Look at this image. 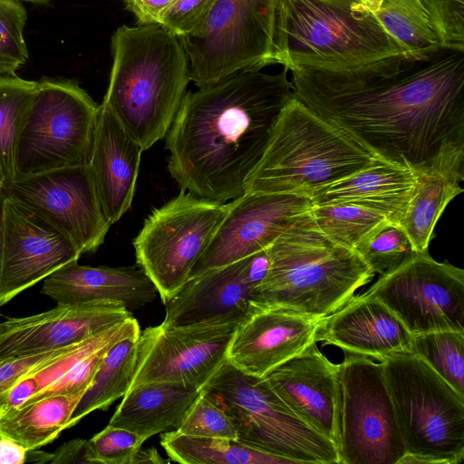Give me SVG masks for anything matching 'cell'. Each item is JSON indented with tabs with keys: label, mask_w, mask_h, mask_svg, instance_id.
<instances>
[{
	"label": "cell",
	"mask_w": 464,
	"mask_h": 464,
	"mask_svg": "<svg viewBox=\"0 0 464 464\" xmlns=\"http://www.w3.org/2000/svg\"><path fill=\"white\" fill-rule=\"evenodd\" d=\"M6 183V178L0 167V188H4V186L5 185Z\"/></svg>",
	"instance_id": "cell-49"
},
{
	"label": "cell",
	"mask_w": 464,
	"mask_h": 464,
	"mask_svg": "<svg viewBox=\"0 0 464 464\" xmlns=\"http://www.w3.org/2000/svg\"><path fill=\"white\" fill-rule=\"evenodd\" d=\"M338 364L312 344L263 380L302 421L336 446Z\"/></svg>",
	"instance_id": "cell-20"
},
{
	"label": "cell",
	"mask_w": 464,
	"mask_h": 464,
	"mask_svg": "<svg viewBox=\"0 0 464 464\" xmlns=\"http://www.w3.org/2000/svg\"><path fill=\"white\" fill-rule=\"evenodd\" d=\"M228 210L229 202L181 190L146 218L133 240L136 262L164 304L189 279Z\"/></svg>",
	"instance_id": "cell-11"
},
{
	"label": "cell",
	"mask_w": 464,
	"mask_h": 464,
	"mask_svg": "<svg viewBox=\"0 0 464 464\" xmlns=\"http://www.w3.org/2000/svg\"><path fill=\"white\" fill-rule=\"evenodd\" d=\"M258 282L248 256L189 278L166 304L162 322L179 326L222 320L240 321L252 302Z\"/></svg>",
	"instance_id": "cell-22"
},
{
	"label": "cell",
	"mask_w": 464,
	"mask_h": 464,
	"mask_svg": "<svg viewBox=\"0 0 464 464\" xmlns=\"http://www.w3.org/2000/svg\"><path fill=\"white\" fill-rule=\"evenodd\" d=\"M175 430L192 437L237 440V431L229 417L202 390Z\"/></svg>",
	"instance_id": "cell-37"
},
{
	"label": "cell",
	"mask_w": 464,
	"mask_h": 464,
	"mask_svg": "<svg viewBox=\"0 0 464 464\" xmlns=\"http://www.w3.org/2000/svg\"><path fill=\"white\" fill-rule=\"evenodd\" d=\"M112 66L102 104L141 147L163 139L190 81L188 61L178 36L160 24L117 28Z\"/></svg>",
	"instance_id": "cell-3"
},
{
	"label": "cell",
	"mask_w": 464,
	"mask_h": 464,
	"mask_svg": "<svg viewBox=\"0 0 464 464\" xmlns=\"http://www.w3.org/2000/svg\"><path fill=\"white\" fill-rule=\"evenodd\" d=\"M85 392L47 396L8 409L0 416L1 435L27 450L49 444L67 429Z\"/></svg>",
	"instance_id": "cell-27"
},
{
	"label": "cell",
	"mask_w": 464,
	"mask_h": 464,
	"mask_svg": "<svg viewBox=\"0 0 464 464\" xmlns=\"http://www.w3.org/2000/svg\"><path fill=\"white\" fill-rule=\"evenodd\" d=\"M201 389L172 384L147 383L128 391L109 425L131 430L144 439L177 430Z\"/></svg>",
	"instance_id": "cell-26"
},
{
	"label": "cell",
	"mask_w": 464,
	"mask_h": 464,
	"mask_svg": "<svg viewBox=\"0 0 464 464\" xmlns=\"http://www.w3.org/2000/svg\"><path fill=\"white\" fill-rule=\"evenodd\" d=\"M287 70H245L186 93L166 135L168 170L181 190L226 203L245 193L273 128L295 97Z\"/></svg>",
	"instance_id": "cell-2"
},
{
	"label": "cell",
	"mask_w": 464,
	"mask_h": 464,
	"mask_svg": "<svg viewBox=\"0 0 464 464\" xmlns=\"http://www.w3.org/2000/svg\"><path fill=\"white\" fill-rule=\"evenodd\" d=\"M7 195L4 188H0V276L5 241V210Z\"/></svg>",
	"instance_id": "cell-48"
},
{
	"label": "cell",
	"mask_w": 464,
	"mask_h": 464,
	"mask_svg": "<svg viewBox=\"0 0 464 464\" xmlns=\"http://www.w3.org/2000/svg\"><path fill=\"white\" fill-rule=\"evenodd\" d=\"M1 436H2V435H1V433H0V438H1Z\"/></svg>",
	"instance_id": "cell-51"
},
{
	"label": "cell",
	"mask_w": 464,
	"mask_h": 464,
	"mask_svg": "<svg viewBox=\"0 0 464 464\" xmlns=\"http://www.w3.org/2000/svg\"><path fill=\"white\" fill-rule=\"evenodd\" d=\"M132 316L125 304L97 300L0 323V358L32 355L79 343Z\"/></svg>",
	"instance_id": "cell-19"
},
{
	"label": "cell",
	"mask_w": 464,
	"mask_h": 464,
	"mask_svg": "<svg viewBox=\"0 0 464 464\" xmlns=\"http://www.w3.org/2000/svg\"><path fill=\"white\" fill-rule=\"evenodd\" d=\"M336 432L341 464H399L405 455L381 362L345 353L338 364Z\"/></svg>",
	"instance_id": "cell-12"
},
{
	"label": "cell",
	"mask_w": 464,
	"mask_h": 464,
	"mask_svg": "<svg viewBox=\"0 0 464 464\" xmlns=\"http://www.w3.org/2000/svg\"><path fill=\"white\" fill-rule=\"evenodd\" d=\"M364 294L388 307L411 335L464 333V270L436 261L429 251L413 253Z\"/></svg>",
	"instance_id": "cell-13"
},
{
	"label": "cell",
	"mask_w": 464,
	"mask_h": 464,
	"mask_svg": "<svg viewBox=\"0 0 464 464\" xmlns=\"http://www.w3.org/2000/svg\"><path fill=\"white\" fill-rule=\"evenodd\" d=\"M408 53L359 0H276L274 64L343 71Z\"/></svg>",
	"instance_id": "cell-5"
},
{
	"label": "cell",
	"mask_w": 464,
	"mask_h": 464,
	"mask_svg": "<svg viewBox=\"0 0 464 464\" xmlns=\"http://www.w3.org/2000/svg\"><path fill=\"white\" fill-rule=\"evenodd\" d=\"M82 253L41 216L7 197L0 276V307Z\"/></svg>",
	"instance_id": "cell-17"
},
{
	"label": "cell",
	"mask_w": 464,
	"mask_h": 464,
	"mask_svg": "<svg viewBox=\"0 0 464 464\" xmlns=\"http://www.w3.org/2000/svg\"><path fill=\"white\" fill-rule=\"evenodd\" d=\"M305 215L314 229L353 250L374 228L391 221L378 210L350 202L311 204Z\"/></svg>",
	"instance_id": "cell-32"
},
{
	"label": "cell",
	"mask_w": 464,
	"mask_h": 464,
	"mask_svg": "<svg viewBox=\"0 0 464 464\" xmlns=\"http://www.w3.org/2000/svg\"><path fill=\"white\" fill-rule=\"evenodd\" d=\"M442 47L464 51V0H420Z\"/></svg>",
	"instance_id": "cell-39"
},
{
	"label": "cell",
	"mask_w": 464,
	"mask_h": 464,
	"mask_svg": "<svg viewBox=\"0 0 464 464\" xmlns=\"http://www.w3.org/2000/svg\"><path fill=\"white\" fill-rule=\"evenodd\" d=\"M100 105L72 80L37 82L15 157V179L89 165Z\"/></svg>",
	"instance_id": "cell-9"
},
{
	"label": "cell",
	"mask_w": 464,
	"mask_h": 464,
	"mask_svg": "<svg viewBox=\"0 0 464 464\" xmlns=\"http://www.w3.org/2000/svg\"><path fill=\"white\" fill-rule=\"evenodd\" d=\"M291 72L300 102L383 161L420 170L464 160V51Z\"/></svg>",
	"instance_id": "cell-1"
},
{
	"label": "cell",
	"mask_w": 464,
	"mask_h": 464,
	"mask_svg": "<svg viewBox=\"0 0 464 464\" xmlns=\"http://www.w3.org/2000/svg\"><path fill=\"white\" fill-rule=\"evenodd\" d=\"M306 210L268 246L269 268L252 302L324 318L348 303L374 273L354 250L314 229Z\"/></svg>",
	"instance_id": "cell-4"
},
{
	"label": "cell",
	"mask_w": 464,
	"mask_h": 464,
	"mask_svg": "<svg viewBox=\"0 0 464 464\" xmlns=\"http://www.w3.org/2000/svg\"><path fill=\"white\" fill-rule=\"evenodd\" d=\"M381 363L406 452L399 464L462 463L464 397L413 353Z\"/></svg>",
	"instance_id": "cell-7"
},
{
	"label": "cell",
	"mask_w": 464,
	"mask_h": 464,
	"mask_svg": "<svg viewBox=\"0 0 464 464\" xmlns=\"http://www.w3.org/2000/svg\"><path fill=\"white\" fill-rule=\"evenodd\" d=\"M383 29L412 54H426L440 46L420 0H359Z\"/></svg>",
	"instance_id": "cell-31"
},
{
	"label": "cell",
	"mask_w": 464,
	"mask_h": 464,
	"mask_svg": "<svg viewBox=\"0 0 464 464\" xmlns=\"http://www.w3.org/2000/svg\"><path fill=\"white\" fill-rule=\"evenodd\" d=\"M146 439L123 429L107 425L88 440L92 464H132Z\"/></svg>",
	"instance_id": "cell-38"
},
{
	"label": "cell",
	"mask_w": 464,
	"mask_h": 464,
	"mask_svg": "<svg viewBox=\"0 0 464 464\" xmlns=\"http://www.w3.org/2000/svg\"><path fill=\"white\" fill-rule=\"evenodd\" d=\"M169 462L168 460H165L158 452L157 450L150 448V449H142L139 450L137 455L135 456L132 464H138V463H166Z\"/></svg>",
	"instance_id": "cell-47"
},
{
	"label": "cell",
	"mask_w": 464,
	"mask_h": 464,
	"mask_svg": "<svg viewBox=\"0 0 464 464\" xmlns=\"http://www.w3.org/2000/svg\"><path fill=\"white\" fill-rule=\"evenodd\" d=\"M412 335L378 299L354 295L334 313L322 318L315 343L331 344L344 353L382 362L396 353H411Z\"/></svg>",
	"instance_id": "cell-21"
},
{
	"label": "cell",
	"mask_w": 464,
	"mask_h": 464,
	"mask_svg": "<svg viewBox=\"0 0 464 464\" xmlns=\"http://www.w3.org/2000/svg\"><path fill=\"white\" fill-rule=\"evenodd\" d=\"M321 320L251 302L234 332L227 361L245 374L264 378L316 343Z\"/></svg>",
	"instance_id": "cell-18"
},
{
	"label": "cell",
	"mask_w": 464,
	"mask_h": 464,
	"mask_svg": "<svg viewBox=\"0 0 464 464\" xmlns=\"http://www.w3.org/2000/svg\"><path fill=\"white\" fill-rule=\"evenodd\" d=\"M8 198L30 208L63 233L82 254L96 251L111 227L89 165L62 168L14 179Z\"/></svg>",
	"instance_id": "cell-15"
},
{
	"label": "cell",
	"mask_w": 464,
	"mask_h": 464,
	"mask_svg": "<svg viewBox=\"0 0 464 464\" xmlns=\"http://www.w3.org/2000/svg\"><path fill=\"white\" fill-rule=\"evenodd\" d=\"M417 183L413 169L379 161L316 190L311 204L350 202L386 215L400 224Z\"/></svg>",
	"instance_id": "cell-25"
},
{
	"label": "cell",
	"mask_w": 464,
	"mask_h": 464,
	"mask_svg": "<svg viewBox=\"0 0 464 464\" xmlns=\"http://www.w3.org/2000/svg\"><path fill=\"white\" fill-rule=\"evenodd\" d=\"M108 350L99 351L79 361L52 383L35 392L24 403L47 396L73 394L87 391L92 385L102 360Z\"/></svg>",
	"instance_id": "cell-41"
},
{
	"label": "cell",
	"mask_w": 464,
	"mask_h": 464,
	"mask_svg": "<svg viewBox=\"0 0 464 464\" xmlns=\"http://www.w3.org/2000/svg\"><path fill=\"white\" fill-rule=\"evenodd\" d=\"M41 293L57 304L114 300L123 303L130 311L159 296L156 286L140 267L90 266L78 261L63 266L44 278Z\"/></svg>",
	"instance_id": "cell-24"
},
{
	"label": "cell",
	"mask_w": 464,
	"mask_h": 464,
	"mask_svg": "<svg viewBox=\"0 0 464 464\" xmlns=\"http://www.w3.org/2000/svg\"><path fill=\"white\" fill-rule=\"evenodd\" d=\"M201 390L229 417L237 440L295 464H341L335 444L298 419L263 378L226 360Z\"/></svg>",
	"instance_id": "cell-8"
},
{
	"label": "cell",
	"mask_w": 464,
	"mask_h": 464,
	"mask_svg": "<svg viewBox=\"0 0 464 464\" xmlns=\"http://www.w3.org/2000/svg\"><path fill=\"white\" fill-rule=\"evenodd\" d=\"M276 0H216L202 22L178 37L196 86L274 64Z\"/></svg>",
	"instance_id": "cell-10"
},
{
	"label": "cell",
	"mask_w": 464,
	"mask_h": 464,
	"mask_svg": "<svg viewBox=\"0 0 464 464\" xmlns=\"http://www.w3.org/2000/svg\"><path fill=\"white\" fill-rule=\"evenodd\" d=\"M27 12L18 0H0V77L15 75L28 60L24 38Z\"/></svg>",
	"instance_id": "cell-36"
},
{
	"label": "cell",
	"mask_w": 464,
	"mask_h": 464,
	"mask_svg": "<svg viewBox=\"0 0 464 464\" xmlns=\"http://www.w3.org/2000/svg\"><path fill=\"white\" fill-rule=\"evenodd\" d=\"M138 338H126L108 350L92 385L73 411L67 429L94 411L108 409L112 402L125 395L136 365Z\"/></svg>",
	"instance_id": "cell-30"
},
{
	"label": "cell",
	"mask_w": 464,
	"mask_h": 464,
	"mask_svg": "<svg viewBox=\"0 0 464 464\" xmlns=\"http://www.w3.org/2000/svg\"><path fill=\"white\" fill-rule=\"evenodd\" d=\"M160 444L171 460L182 464H295L237 440L192 437L175 430L163 432Z\"/></svg>",
	"instance_id": "cell-29"
},
{
	"label": "cell",
	"mask_w": 464,
	"mask_h": 464,
	"mask_svg": "<svg viewBox=\"0 0 464 464\" xmlns=\"http://www.w3.org/2000/svg\"><path fill=\"white\" fill-rule=\"evenodd\" d=\"M140 25L160 24V18L174 0H123Z\"/></svg>",
	"instance_id": "cell-43"
},
{
	"label": "cell",
	"mask_w": 464,
	"mask_h": 464,
	"mask_svg": "<svg viewBox=\"0 0 464 464\" xmlns=\"http://www.w3.org/2000/svg\"><path fill=\"white\" fill-rule=\"evenodd\" d=\"M411 353L464 397V333L437 331L412 335Z\"/></svg>",
	"instance_id": "cell-34"
},
{
	"label": "cell",
	"mask_w": 464,
	"mask_h": 464,
	"mask_svg": "<svg viewBox=\"0 0 464 464\" xmlns=\"http://www.w3.org/2000/svg\"><path fill=\"white\" fill-rule=\"evenodd\" d=\"M139 143L104 105H100L90 169L104 212L111 225L130 209L142 152Z\"/></svg>",
	"instance_id": "cell-23"
},
{
	"label": "cell",
	"mask_w": 464,
	"mask_h": 464,
	"mask_svg": "<svg viewBox=\"0 0 464 464\" xmlns=\"http://www.w3.org/2000/svg\"><path fill=\"white\" fill-rule=\"evenodd\" d=\"M382 160L295 96L281 111L245 193L314 192Z\"/></svg>",
	"instance_id": "cell-6"
},
{
	"label": "cell",
	"mask_w": 464,
	"mask_h": 464,
	"mask_svg": "<svg viewBox=\"0 0 464 464\" xmlns=\"http://www.w3.org/2000/svg\"><path fill=\"white\" fill-rule=\"evenodd\" d=\"M353 250L380 276L392 271L415 253L405 231L392 221L374 228Z\"/></svg>",
	"instance_id": "cell-35"
},
{
	"label": "cell",
	"mask_w": 464,
	"mask_h": 464,
	"mask_svg": "<svg viewBox=\"0 0 464 464\" xmlns=\"http://www.w3.org/2000/svg\"><path fill=\"white\" fill-rule=\"evenodd\" d=\"M36 88L34 81L0 77V167L6 183L15 179L17 143Z\"/></svg>",
	"instance_id": "cell-33"
},
{
	"label": "cell",
	"mask_w": 464,
	"mask_h": 464,
	"mask_svg": "<svg viewBox=\"0 0 464 464\" xmlns=\"http://www.w3.org/2000/svg\"><path fill=\"white\" fill-rule=\"evenodd\" d=\"M239 322L222 320L179 326L161 323L145 328L138 338L136 365L128 391L147 383L201 389L227 360Z\"/></svg>",
	"instance_id": "cell-14"
},
{
	"label": "cell",
	"mask_w": 464,
	"mask_h": 464,
	"mask_svg": "<svg viewBox=\"0 0 464 464\" xmlns=\"http://www.w3.org/2000/svg\"><path fill=\"white\" fill-rule=\"evenodd\" d=\"M37 390V382L32 375L21 379L14 384L10 392L8 409L22 405L28 401Z\"/></svg>",
	"instance_id": "cell-45"
},
{
	"label": "cell",
	"mask_w": 464,
	"mask_h": 464,
	"mask_svg": "<svg viewBox=\"0 0 464 464\" xmlns=\"http://www.w3.org/2000/svg\"><path fill=\"white\" fill-rule=\"evenodd\" d=\"M73 344L32 355L0 358V416L8 410L10 392L16 382L46 367Z\"/></svg>",
	"instance_id": "cell-40"
},
{
	"label": "cell",
	"mask_w": 464,
	"mask_h": 464,
	"mask_svg": "<svg viewBox=\"0 0 464 464\" xmlns=\"http://www.w3.org/2000/svg\"><path fill=\"white\" fill-rule=\"evenodd\" d=\"M51 464H92L88 440L74 439L69 440L53 453H51Z\"/></svg>",
	"instance_id": "cell-44"
},
{
	"label": "cell",
	"mask_w": 464,
	"mask_h": 464,
	"mask_svg": "<svg viewBox=\"0 0 464 464\" xmlns=\"http://www.w3.org/2000/svg\"><path fill=\"white\" fill-rule=\"evenodd\" d=\"M18 1H21V0H18ZM22 1L42 4V3L49 2L50 0H22Z\"/></svg>",
	"instance_id": "cell-50"
},
{
	"label": "cell",
	"mask_w": 464,
	"mask_h": 464,
	"mask_svg": "<svg viewBox=\"0 0 464 464\" xmlns=\"http://www.w3.org/2000/svg\"><path fill=\"white\" fill-rule=\"evenodd\" d=\"M417 183L400 226L415 253L428 251L435 226L447 205L463 192L459 182L431 169L414 170Z\"/></svg>",
	"instance_id": "cell-28"
},
{
	"label": "cell",
	"mask_w": 464,
	"mask_h": 464,
	"mask_svg": "<svg viewBox=\"0 0 464 464\" xmlns=\"http://www.w3.org/2000/svg\"><path fill=\"white\" fill-rule=\"evenodd\" d=\"M216 0H174L163 13L160 25L176 36L192 32Z\"/></svg>",
	"instance_id": "cell-42"
},
{
	"label": "cell",
	"mask_w": 464,
	"mask_h": 464,
	"mask_svg": "<svg viewBox=\"0 0 464 464\" xmlns=\"http://www.w3.org/2000/svg\"><path fill=\"white\" fill-rule=\"evenodd\" d=\"M311 205L310 198L284 193H244L229 210L189 278L267 248Z\"/></svg>",
	"instance_id": "cell-16"
},
{
	"label": "cell",
	"mask_w": 464,
	"mask_h": 464,
	"mask_svg": "<svg viewBox=\"0 0 464 464\" xmlns=\"http://www.w3.org/2000/svg\"><path fill=\"white\" fill-rule=\"evenodd\" d=\"M27 449L15 440L1 436L0 438V464L25 463Z\"/></svg>",
	"instance_id": "cell-46"
}]
</instances>
